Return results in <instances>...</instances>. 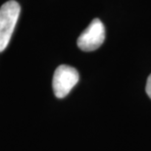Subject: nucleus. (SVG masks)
<instances>
[{
	"label": "nucleus",
	"instance_id": "nucleus-2",
	"mask_svg": "<svg viewBox=\"0 0 151 151\" xmlns=\"http://www.w3.org/2000/svg\"><path fill=\"white\" fill-rule=\"evenodd\" d=\"M80 75L75 68L68 65H60L54 72L52 87L56 97H66L78 83Z\"/></svg>",
	"mask_w": 151,
	"mask_h": 151
},
{
	"label": "nucleus",
	"instance_id": "nucleus-1",
	"mask_svg": "<svg viewBox=\"0 0 151 151\" xmlns=\"http://www.w3.org/2000/svg\"><path fill=\"white\" fill-rule=\"evenodd\" d=\"M20 12V4L15 0H10L0 7V52L4 51L10 42Z\"/></svg>",
	"mask_w": 151,
	"mask_h": 151
},
{
	"label": "nucleus",
	"instance_id": "nucleus-4",
	"mask_svg": "<svg viewBox=\"0 0 151 151\" xmlns=\"http://www.w3.org/2000/svg\"><path fill=\"white\" fill-rule=\"evenodd\" d=\"M145 90H146L147 95H148V96H149V98L151 99V75L148 77V78H147Z\"/></svg>",
	"mask_w": 151,
	"mask_h": 151
},
{
	"label": "nucleus",
	"instance_id": "nucleus-3",
	"mask_svg": "<svg viewBox=\"0 0 151 151\" xmlns=\"http://www.w3.org/2000/svg\"><path fill=\"white\" fill-rule=\"evenodd\" d=\"M105 40V28L99 19L92 20L78 38V46L83 51H93L98 49Z\"/></svg>",
	"mask_w": 151,
	"mask_h": 151
}]
</instances>
